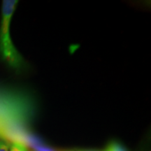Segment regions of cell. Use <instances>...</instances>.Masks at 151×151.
<instances>
[{"instance_id":"cell-3","label":"cell","mask_w":151,"mask_h":151,"mask_svg":"<svg viewBox=\"0 0 151 151\" xmlns=\"http://www.w3.org/2000/svg\"><path fill=\"white\" fill-rule=\"evenodd\" d=\"M105 151H127L122 145L117 142L109 143Z\"/></svg>"},{"instance_id":"cell-5","label":"cell","mask_w":151,"mask_h":151,"mask_svg":"<svg viewBox=\"0 0 151 151\" xmlns=\"http://www.w3.org/2000/svg\"><path fill=\"white\" fill-rule=\"evenodd\" d=\"M29 151H37V150H29Z\"/></svg>"},{"instance_id":"cell-2","label":"cell","mask_w":151,"mask_h":151,"mask_svg":"<svg viewBox=\"0 0 151 151\" xmlns=\"http://www.w3.org/2000/svg\"><path fill=\"white\" fill-rule=\"evenodd\" d=\"M9 151H29L28 147L20 141H14L9 146Z\"/></svg>"},{"instance_id":"cell-1","label":"cell","mask_w":151,"mask_h":151,"mask_svg":"<svg viewBox=\"0 0 151 151\" xmlns=\"http://www.w3.org/2000/svg\"><path fill=\"white\" fill-rule=\"evenodd\" d=\"M18 2L17 0H4L0 26V52L4 59L13 67H20L22 60L20 55L13 44L10 36L11 18Z\"/></svg>"},{"instance_id":"cell-4","label":"cell","mask_w":151,"mask_h":151,"mask_svg":"<svg viewBox=\"0 0 151 151\" xmlns=\"http://www.w3.org/2000/svg\"><path fill=\"white\" fill-rule=\"evenodd\" d=\"M0 151H9V145L4 141L0 140Z\"/></svg>"}]
</instances>
